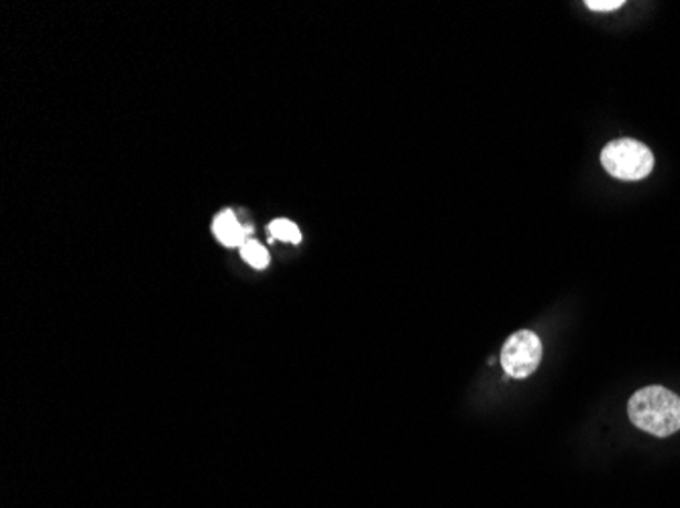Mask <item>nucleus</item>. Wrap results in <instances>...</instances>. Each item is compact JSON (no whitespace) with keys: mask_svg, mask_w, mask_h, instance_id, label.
Listing matches in <instances>:
<instances>
[{"mask_svg":"<svg viewBox=\"0 0 680 508\" xmlns=\"http://www.w3.org/2000/svg\"><path fill=\"white\" fill-rule=\"evenodd\" d=\"M212 231L224 246H243L249 241V231L239 224L232 212H222L214 220Z\"/></svg>","mask_w":680,"mask_h":508,"instance_id":"nucleus-4","label":"nucleus"},{"mask_svg":"<svg viewBox=\"0 0 680 508\" xmlns=\"http://www.w3.org/2000/svg\"><path fill=\"white\" fill-rule=\"evenodd\" d=\"M499 360L511 378H528L534 375L542 360V342L530 329L513 332L506 339Z\"/></svg>","mask_w":680,"mask_h":508,"instance_id":"nucleus-3","label":"nucleus"},{"mask_svg":"<svg viewBox=\"0 0 680 508\" xmlns=\"http://www.w3.org/2000/svg\"><path fill=\"white\" fill-rule=\"evenodd\" d=\"M628 415L650 436H672L680 429V397L660 385L640 388L628 403Z\"/></svg>","mask_w":680,"mask_h":508,"instance_id":"nucleus-1","label":"nucleus"},{"mask_svg":"<svg viewBox=\"0 0 680 508\" xmlns=\"http://www.w3.org/2000/svg\"><path fill=\"white\" fill-rule=\"evenodd\" d=\"M241 256H243L249 265L256 266V268H266L269 265V253L266 251V246L257 243L253 238H249L241 246Z\"/></svg>","mask_w":680,"mask_h":508,"instance_id":"nucleus-6","label":"nucleus"},{"mask_svg":"<svg viewBox=\"0 0 680 508\" xmlns=\"http://www.w3.org/2000/svg\"><path fill=\"white\" fill-rule=\"evenodd\" d=\"M584 7L591 9V11L611 12L626 7V2L623 0H587Z\"/></svg>","mask_w":680,"mask_h":508,"instance_id":"nucleus-7","label":"nucleus"},{"mask_svg":"<svg viewBox=\"0 0 680 508\" xmlns=\"http://www.w3.org/2000/svg\"><path fill=\"white\" fill-rule=\"evenodd\" d=\"M269 236L271 241H283V243L298 244L302 241V232L290 220H276L273 224H269Z\"/></svg>","mask_w":680,"mask_h":508,"instance_id":"nucleus-5","label":"nucleus"},{"mask_svg":"<svg viewBox=\"0 0 680 508\" xmlns=\"http://www.w3.org/2000/svg\"><path fill=\"white\" fill-rule=\"evenodd\" d=\"M601 165L621 182H640L654 170V153L636 139H616L601 151Z\"/></svg>","mask_w":680,"mask_h":508,"instance_id":"nucleus-2","label":"nucleus"}]
</instances>
